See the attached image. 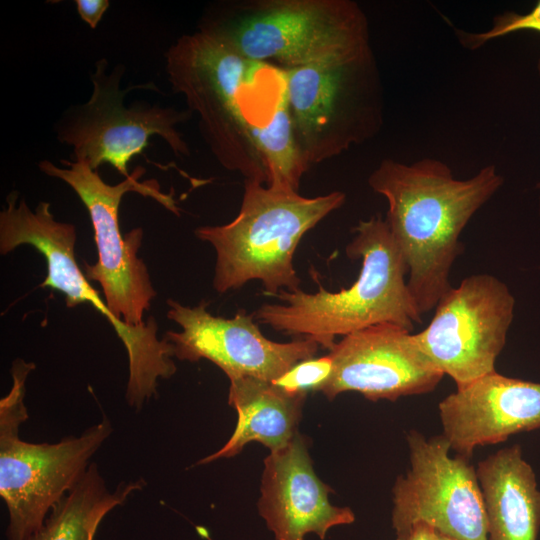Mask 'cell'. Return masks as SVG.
<instances>
[{
	"mask_svg": "<svg viewBox=\"0 0 540 540\" xmlns=\"http://www.w3.org/2000/svg\"><path fill=\"white\" fill-rule=\"evenodd\" d=\"M495 165L456 179L444 162L383 160L368 184L388 203L386 222L408 268L407 286L422 317L452 287L451 268L463 250L459 237L473 215L502 186Z\"/></svg>",
	"mask_w": 540,
	"mask_h": 540,
	"instance_id": "6da1fadb",
	"label": "cell"
},
{
	"mask_svg": "<svg viewBox=\"0 0 540 540\" xmlns=\"http://www.w3.org/2000/svg\"><path fill=\"white\" fill-rule=\"evenodd\" d=\"M165 57L172 90L198 115L217 161L265 184L256 140L286 99L284 69L247 59L201 31L179 37Z\"/></svg>",
	"mask_w": 540,
	"mask_h": 540,
	"instance_id": "7a4b0ae2",
	"label": "cell"
},
{
	"mask_svg": "<svg viewBox=\"0 0 540 540\" xmlns=\"http://www.w3.org/2000/svg\"><path fill=\"white\" fill-rule=\"evenodd\" d=\"M346 247L351 259H361V269L350 287L329 292L322 286L314 293L282 290L273 297L282 303L264 304L254 318L287 335L315 340L329 351L337 336L390 323L412 331L421 322L405 275L406 262L386 220L373 216L361 220Z\"/></svg>",
	"mask_w": 540,
	"mask_h": 540,
	"instance_id": "3957f363",
	"label": "cell"
},
{
	"mask_svg": "<svg viewBox=\"0 0 540 540\" xmlns=\"http://www.w3.org/2000/svg\"><path fill=\"white\" fill-rule=\"evenodd\" d=\"M199 31L243 57L292 69L371 49L369 24L350 0H250L214 4Z\"/></svg>",
	"mask_w": 540,
	"mask_h": 540,
	"instance_id": "277c9868",
	"label": "cell"
},
{
	"mask_svg": "<svg viewBox=\"0 0 540 540\" xmlns=\"http://www.w3.org/2000/svg\"><path fill=\"white\" fill-rule=\"evenodd\" d=\"M345 198L340 191L305 197L296 190L245 180L237 216L225 225L195 230L197 238L216 251L215 290L225 293L251 280L260 281L270 296L299 290L301 280L293 265L296 248Z\"/></svg>",
	"mask_w": 540,
	"mask_h": 540,
	"instance_id": "5b68a950",
	"label": "cell"
},
{
	"mask_svg": "<svg viewBox=\"0 0 540 540\" xmlns=\"http://www.w3.org/2000/svg\"><path fill=\"white\" fill-rule=\"evenodd\" d=\"M34 368L33 363L15 360L12 388L0 400V496L8 511L7 540H27L43 525L112 432L104 416L78 437L53 444L23 441L19 429L28 419L25 381Z\"/></svg>",
	"mask_w": 540,
	"mask_h": 540,
	"instance_id": "8992f818",
	"label": "cell"
},
{
	"mask_svg": "<svg viewBox=\"0 0 540 540\" xmlns=\"http://www.w3.org/2000/svg\"><path fill=\"white\" fill-rule=\"evenodd\" d=\"M75 242V227L57 221L48 202H40L31 210L16 192L8 195L7 207L0 213V253L6 255L20 245L34 247L47 262L42 287L60 291L70 308L89 303L111 323L129 358L125 397L130 407L139 410L145 401L156 395L158 379L169 378L176 372L173 346L165 338L157 337L154 318L130 326L112 314L79 268Z\"/></svg>",
	"mask_w": 540,
	"mask_h": 540,
	"instance_id": "52a82bcc",
	"label": "cell"
},
{
	"mask_svg": "<svg viewBox=\"0 0 540 540\" xmlns=\"http://www.w3.org/2000/svg\"><path fill=\"white\" fill-rule=\"evenodd\" d=\"M284 74L294 132L309 166L369 140L382 127L383 90L372 48Z\"/></svg>",
	"mask_w": 540,
	"mask_h": 540,
	"instance_id": "ba28073f",
	"label": "cell"
},
{
	"mask_svg": "<svg viewBox=\"0 0 540 540\" xmlns=\"http://www.w3.org/2000/svg\"><path fill=\"white\" fill-rule=\"evenodd\" d=\"M66 168L50 161L39 162L40 170L67 183L86 207L94 229L97 263H85L88 280L100 283L105 303L112 314L130 326L143 324V314L155 297L145 263L137 257L143 230L135 228L125 236L119 226V206L127 192H137L158 201L175 214L179 209L171 194L161 192L155 180L141 181L142 166L116 185L104 182L85 161L62 160Z\"/></svg>",
	"mask_w": 540,
	"mask_h": 540,
	"instance_id": "9c48e42d",
	"label": "cell"
},
{
	"mask_svg": "<svg viewBox=\"0 0 540 540\" xmlns=\"http://www.w3.org/2000/svg\"><path fill=\"white\" fill-rule=\"evenodd\" d=\"M108 66L104 58L95 63L90 98L67 108L56 123L57 139L73 148L75 161H85L93 170L109 164L126 178L129 162L143 153L154 135L163 138L176 156H189V147L176 126L193 113L138 102L125 106V95L131 90L157 91V86L145 83L122 90L124 66L109 72Z\"/></svg>",
	"mask_w": 540,
	"mask_h": 540,
	"instance_id": "30bf717a",
	"label": "cell"
},
{
	"mask_svg": "<svg viewBox=\"0 0 540 540\" xmlns=\"http://www.w3.org/2000/svg\"><path fill=\"white\" fill-rule=\"evenodd\" d=\"M515 299L505 283L475 274L439 300L428 326L413 334L422 353L461 387L495 371L514 316Z\"/></svg>",
	"mask_w": 540,
	"mask_h": 540,
	"instance_id": "8fae6325",
	"label": "cell"
},
{
	"mask_svg": "<svg viewBox=\"0 0 540 540\" xmlns=\"http://www.w3.org/2000/svg\"><path fill=\"white\" fill-rule=\"evenodd\" d=\"M410 468L393 486L392 526L396 533L417 522L454 540H488L487 519L476 467L450 455L443 435L407 434Z\"/></svg>",
	"mask_w": 540,
	"mask_h": 540,
	"instance_id": "7c38bea8",
	"label": "cell"
},
{
	"mask_svg": "<svg viewBox=\"0 0 540 540\" xmlns=\"http://www.w3.org/2000/svg\"><path fill=\"white\" fill-rule=\"evenodd\" d=\"M167 304L168 318L181 327V331H168L165 336L174 357L191 362L207 359L229 380L255 377L272 382L297 363L313 358L320 346L311 338L288 343L269 340L253 315L243 310L227 319L210 314L205 302L195 307L174 300Z\"/></svg>",
	"mask_w": 540,
	"mask_h": 540,
	"instance_id": "4fadbf2b",
	"label": "cell"
},
{
	"mask_svg": "<svg viewBox=\"0 0 540 540\" xmlns=\"http://www.w3.org/2000/svg\"><path fill=\"white\" fill-rule=\"evenodd\" d=\"M332 371L321 391L328 399L354 391L371 401L433 391L444 374L422 353L411 331L390 323L343 336L329 354Z\"/></svg>",
	"mask_w": 540,
	"mask_h": 540,
	"instance_id": "5bb4252c",
	"label": "cell"
},
{
	"mask_svg": "<svg viewBox=\"0 0 540 540\" xmlns=\"http://www.w3.org/2000/svg\"><path fill=\"white\" fill-rule=\"evenodd\" d=\"M442 435L457 455L540 429V382L507 377L496 370L447 395L438 405Z\"/></svg>",
	"mask_w": 540,
	"mask_h": 540,
	"instance_id": "9a60e30c",
	"label": "cell"
},
{
	"mask_svg": "<svg viewBox=\"0 0 540 540\" xmlns=\"http://www.w3.org/2000/svg\"><path fill=\"white\" fill-rule=\"evenodd\" d=\"M260 490L259 514L276 540H304L308 533L323 540L331 528L355 520L349 507L330 503L332 490L315 474L298 432L265 458Z\"/></svg>",
	"mask_w": 540,
	"mask_h": 540,
	"instance_id": "2e32d148",
	"label": "cell"
},
{
	"mask_svg": "<svg viewBox=\"0 0 540 540\" xmlns=\"http://www.w3.org/2000/svg\"><path fill=\"white\" fill-rule=\"evenodd\" d=\"M488 540H537L540 489L532 466L515 444L481 460L476 467Z\"/></svg>",
	"mask_w": 540,
	"mask_h": 540,
	"instance_id": "e0dca14e",
	"label": "cell"
},
{
	"mask_svg": "<svg viewBox=\"0 0 540 540\" xmlns=\"http://www.w3.org/2000/svg\"><path fill=\"white\" fill-rule=\"evenodd\" d=\"M229 381L228 403L237 412L236 428L223 447L199 464L233 457L252 441L262 443L270 452L275 451L297 433L306 394H290L270 381L255 377Z\"/></svg>",
	"mask_w": 540,
	"mask_h": 540,
	"instance_id": "ac0fdd59",
	"label": "cell"
},
{
	"mask_svg": "<svg viewBox=\"0 0 540 540\" xmlns=\"http://www.w3.org/2000/svg\"><path fill=\"white\" fill-rule=\"evenodd\" d=\"M140 478L109 491L92 463L72 489L53 507L43 525L27 540H95L97 530L114 508L145 487Z\"/></svg>",
	"mask_w": 540,
	"mask_h": 540,
	"instance_id": "d6986e66",
	"label": "cell"
},
{
	"mask_svg": "<svg viewBox=\"0 0 540 540\" xmlns=\"http://www.w3.org/2000/svg\"><path fill=\"white\" fill-rule=\"evenodd\" d=\"M524 30L540 33V0L532 10L525 14L503 12L496 15L492 21V26L487 31L469 33L457 30L456 32L457 38L463 47L475 50L493 39Z\"/></svg>",
	"mask_w": 540,
	"mask_h": 540,
	"instance_id": "ffe728a7",
	"label": "cell"
},
{
	"mask_svg": "<svg viewBox=\"0 0 540 540\" xmlns=\"http://www.w3.org/2000/svg\"><path fill=\"white\" fill-rule=\"evenodd\" d=\"M331 371L332 359L329 355L311 358L297 363L272 383L290 394H307L310 390L319 391Z\"/></svg>",
	"mask_w": 540,
	"mask_h": 540,
	"instance_id": "44dd1931",
	"label": "cell"
},
{
	"mask_svg": "<svg viewBox=\"0 0 540 540\" xmlns=\"http://www.w3.org/2000/svg\"><path fill=\"white\" fill-rule=\"evenodd\" d=\"M78 14L92 29L101 21L110 6L108 0H76Z\"/></svg>",
	"mask_w": 540,
	"mask_h": 540,
	"instance_id": "7402d4cb",
	"label": "cell"
},
{
	"mask_svg": "<svg viewBox=\"0 0 540 540\" xmlns=\"http://www.w3.org/2000/svg\"><path fill=\"white\" fill-rule=\"evenodd\" d=\"M439 533L424 522H417L408 529L396 533V540H438Z\"/></svg>",
	"mask_w": 540,
	"mask_h": 540,
	"instance_id": "603a6c76",
	"label": "cell"
},
{
	"mask_svg": "<svg viewBox=\"0 0 540 540\" xmlns=\"http://www.w3.org/2000/svg\"><path fill=\"white\" fill-rule=\"evenodd\" d=\"M537 67H538V71H539V74H540V58H539V60H538V65H537ZM536 186H537V188L540 190V182H539ZM539 208H540V200H539Z\"/></svg>",
	"mask_w": 540,
	"mask_h": 540,
	"instance_id": "cb8c5ba5",
	"label": "cell"
},
{
	"mask_svg": "<svg viewBox=\"0 0 540 540\" xmlns=\"http://www.w3.org/2000/svg\"><path fill=\"white\" fill-rule=\"evenodd\" d=\"M438 540H454V539H451L449 537H446V536H443V535L439 534Z\"/></svg>",
	"mask_w": 540,
	"mask_h": 540,
	"instance_id": "d4e9b609",
	"label": "cell"
}]
</instances>
